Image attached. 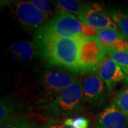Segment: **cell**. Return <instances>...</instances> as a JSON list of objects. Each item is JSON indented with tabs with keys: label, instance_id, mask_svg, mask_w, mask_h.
Segmentation results:
<instances>
[{
	"label": "cell",
	"instance_id": "obj_1",
	"mask_svg": "<svg viewBox=\"0 0 128 128\" xmlns=\"http://www.w3.org/2000/svg\"><path fill=\"white\" fill-rule=\"evenodd\" d=\"M80 37H63L36 33L35 54L51 66L82 73L79 62Z\"/></svg>",
	"mask_w": 128,
	"mask_h": 128
},
{
	"label": "cell",
	"instance_id": "obj_2",
	"mask_svg": "<svg viewBox=\"0 0 128 128\" xmlns=\"http://www.w3.org/2000/svg\"><path fill=\"white\" fill-rule=\"evenodd\" d=\"M82 82L76 79L46 107L43 116L48 119L65 118L82 113Z\"/></svg>",
	"mask_w": 128,
	"mask_h": 128
},
{
	"label": "cell",
	"instance_id": "obj_3",
	"mask_svg": "<svg viewBox=\"0 0 128 128\" xmlns=\"http://www.w3.org/2000/svg\"><path fill=\"white\" fill-rule=\"evenodd\" d=\"M86 26L73 14L60 10L43 26L37 33L63 37L84 36Z\"/></svg>",
	"mask_w": 128,
	"mask_h": 128
},
{
	"label": "cell",
	"instance_id": "obj_4",
	"mask_svg": "<svg viewBox=\"0 0 128 128\" xmlns=\"http://www.w3.org/2000/svg\"><path fill=\"white\" fill-rule=\"evenodd\" d=\"M105 50L97 36H83L79 48V62L82 73L96 71L105 59Z\"/></svg>",
	"mask_w": 128,
	"mask_h": 128
},
{
	"label": "cell",
	"instance_id": "obj_5",
	"mask_svg": "<svg viewBox=\"0 0 128 128\" xmlns=\"http://www.w3.org/2000/svg\"><path fill=\"white\" fill-rule=\"evenodd\" d=\"M82 99L92 108H101L108 100L110 90L95 71L87 72L82 82Z\"/></svg>",
	"mask_w": 128,
	"mask_h": 128
},
{
	"label": "cell",
	"instance_id": "obj_6",
	"mask_svg": "<svg viewBox=\"0 0 128 128\" xmlns=\"http://www.w3.org/2000/svg\"><path fill=\"white\" fill-rule=\"evenodd\" d=\"M78 73L68 69L59 68L47 70L42 76V86L45 95L56 98L61 92L78 79Z\"/></svg>",
	"mask_w": 128,
	"mask_h": 128
},
{
	"label": "cell",
	"instance_id": "obj_7",
	"mask_svg": "<svg viewBox=\"0 0 128 128\" xmlns=\"http://www.w3.org/2000/svg\"><path fill=\"white\" fill-rule=\"evenodd\" d=\"M78 19L89 26L98 29L120 31L110 15L100 5L96 3L86 4Z\"/></svg>",
	"mask_w": 128,
	"mask_h": 128
},
{
	"label": "cell",
	"instance_id": "obj_8",
	"mask_svg": "<svg viewBox=\"0 0 128 128\" xmlns=\"http://www.w3.org/2000/svg\"><path fill=\"white\" fill-rule=\"evenodd\" d=\"M15 15L24 26L40 28L46 23L47 15L43 13L31 2H21L15 5Z\"/></svg>",
	"mask_w": 128,
	"mask_h": 128
},
{
	"label": "cell",
	"instance_id": "obj_9",
	"mask_svg": "<svg viewBox=\"0 0 128 128\" xmlns=\"http://www.w3.org/2000/svg\"><path fill=\"white\" fill-rule=\"evenodd\" d=\"M96 73L106 84L110 92L112 91L120 82H128V78L123 70L110 58H105Z\"/></svg>",
	"mask_w": 128,
	"mask_h": 128
},
{
	"label": "cell",
	"instance_id": "obj_10",
	"mask_svg": "<svg viewBox=\"0 0 128 128\" xmlns=\"http://www.w3.org/2000/svg\"><path fill=\"white\" fill-rule=\"evenodd\" d=\"M96 126V128H128V118L112 103L100 114Z\"/></svg>",
	"mask_w": 128,
	"mask_h": 128
},
{
	"label": "cell",
	"instance_id": "obj_11",
	"mask_svg": "<svg viewBox=\"0 0 128 128\" xmlns=\"http://www.w3.org/2000/svg\"><path fill=\"white\" fill-rule=\"evenodd\" d=\"M9 50L14 54L18 59L26 62L32 59L35 54V47L34 43L21 41L13 44L9 47Z\"/></svg>",
	"mask_w": 128,
	"mask_h": 128
},
{
	"label": "cell",
	"instance_id": "obj_12",
	"mask_svg": "<svg viewBox=\"0 0 128 128\" xmlns=\"http://www.w3.org/2000/svg\"><path fill=\"white\" fill-rule=\"evenodd\" d=\"M97 37L104 46L105 50L109 48L119 38H127L120 31H114L110 29H98Z\"/></svg>",
	"mask_w": 128,
	"mask_h": 128
},
{
	"label": "cell",
	"instance_id": "obj_13",
	"mask_svg": "<svg viewBox=\"0 0 128 128\" xmlns=\"http://www.w3.org/2000/svg\"><path fill=\"white\" fill-rule=\"evenodd\" d=\"M86 4L76 0H58L57 6L62 11H65L70 14H73L78 16H80Z\"/></svg>",
	"mask_w": 128,
	"mask_h": 128
},
{
	"label": "cell",
	"instance_id": "obj_14",
	"mask_svg": "<svg viewBox=\"0 0 128 128\" xmlns=\"http://www.w3.org/2000/svg\"><path fill=\"white\" fill-rule=\"evenodd\" d=\"M110 16L120 31L128 38V13L121 9H113L110 12Z\"/></svg>",
	"mask_w": 128,
	"mask_h": 128
},
{
	"label": "cell",
	"instance_id": "obj_15",
	"mask_svg": "<svg viewBox=\"0 0 128 128\" xmlns=\"http://www.w3.org/2000/svg\"><path fill=\"white\" fill-rule=\"evenodd\" d=\"M106 53L123 70L124 73L128 78V51H118L112 49L106 50Z\"/></svg>",
	"mask_w": 128,
	"mask_h": 128
},
{
	"label": "cell",
	"instance_id": "obj_16",
	"mask_svg": "<svg viewBox=\"0 0 128 128\" xmlns=\"http://www.w3.org/2000/svg\"><path fill=\"white\" fill-rule=\"evenodd\" d=\"M113 103L128 118V86L116 93Z\"/></svg>",
	"mask_w": 128,
	"mask_h": 128
},
{
	"label": "cell",
	"instance_id": "obj_17",
	"mask_svg": "<svg viewBox=\"0 0 128 128\" xmlns=\"http://www.w3.org/2000/svg\"><path fill=\"white\" fill-rule=\"evenodd\" d=\"M14 114V105L9 98H2L0 102V122L1 123L11 119Z\"/></svg>",
	"mask_w": 128,
	"mask_h": 128
},
{
	"label": "cell",
	"instance_id": "obj_18",
	"mask_svg": "<svg viewBox=\"0 0 128 128\" xmlns=\"http://www.w3.org/2000/svg\"><path fill=\"white\" fill-rule=\"evenodd\" d=\"M32 122L26 119L12 118L1 123L0 128H28Z\"/></svg>",
	"mask_w": 128,
	"mask_h": 128
},
{
	"label": "cell",
	"instance_id": "obj_19",
	"mask_svg": "<svg viewBox=\"0 0 128 128\" xmlns=\"http://www.w3.org/2000/svg\"><path fill=\"white\" fill-rule=\"evenodd\" d=\"M64 123L70 128H88L90 126L89 120L83 116H76L66 119Z\"/></svg>",
	"mask_w": 128,
	"mask_h": 128
},
{
	"label": "cell",
	"instance_id": "obj_20",
	"mask_svg": "<svg viewBox=\"0 0 128 128\" xmlns=\"http://www.w3.org/2000/svg\"><path fill=\"white\" fill-rule=\"evenodd\" d=\"M33 4H34L37 8L41 10L43 13L45 14H48L51 10V6L52 3L50 1H46V0H32L30 1Z\"/></svg>",
	"mask_w": 128,
	"mask_h": 128
},
{
	"label": "cell",
	"instance_id": "obj_21",
	"mask_svg": "<svg viewBox=\"0 0 128 128\" xmlns=\"http://www.w3.org/2000/svg\"><path fill=\"white\" fill-rule=\"evenodd\" d=\"M108 49H112L118 51H128V39L119 38Z\"/></svg>",
	"mask_w": 128,
	"mask_h": 128
},
{
	"label": "cell",
	"instance_id": "obj_22",
	"mask_svg": "<svg viewBox=\"0 0 128 128\" xmlns=\"http://www.w3.org/2000/svg\"><path fill=\"white\" fill-rule=\"evenodd\" d=\"M44 128H70L66 126L63 120L51 119L48 120Z\"/></svg>",
	"mask_w": 128,
	"mask_h": 128
},
{
	"label": "cell",
	"instance_id": "obj_23",
	"mask_svg": "<svg viewBox=\"0 0 128 128\" xmlns=\"http://www.w3.org/2000/svg\"><path fill=\"white\" fill-rule=\"evenodd\" d=\"M28 128H38V124L36 123H32V124L30 125V127Z\"/></svg>",
	"mask_w": 128,
	"mask_h": 128
}]
</instances>
